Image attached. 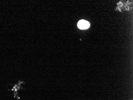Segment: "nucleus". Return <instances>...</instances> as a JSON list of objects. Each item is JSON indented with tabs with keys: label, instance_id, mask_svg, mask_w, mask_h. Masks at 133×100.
<instances>
[{
	"label": "nucleus",
	"instance_id": "obj_1",
	"mask_svg": "<svg viewBox=\"0 0 133 100\" xmlns=\"http://www.w3.org/2000/svg\"><path fill=\"white\" fill-rule=\"evenodd\" d=\"M90 24L87 21L81 20L78 23V27L81 29H86L89 28Z\"/></svg>",
	"mask_w": 133,
	"mask_h": 100
}]
</instances>
